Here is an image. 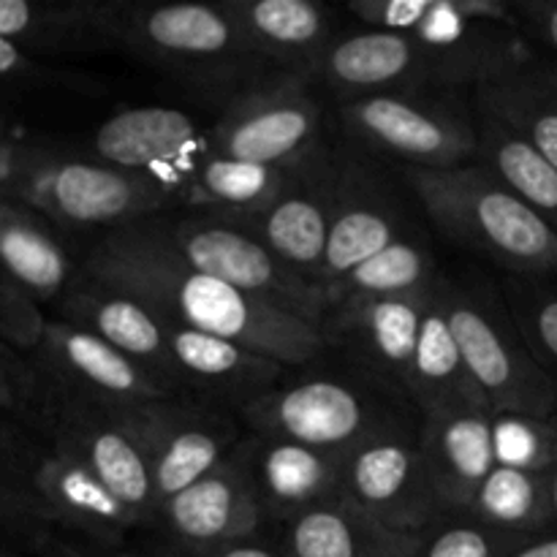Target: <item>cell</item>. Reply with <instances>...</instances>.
<instances>
[{
    "label": "cell",
    "instance_id": "obj_35",
    "mask_svg": "<svg viewBox=\"0 0 557 557\" xmlns=\"http://www.w3.org/2000/svg\"><path fill=\"white\" fill-rule=\"evenodd\" d=\"M504 297L509 302L511 315L525 337L528 348L542 364L544 373L555 381L557 375V294L547 288H536L528 277L511 275L504 286ZM557 384V381H555Z\"/></svg>",
    "mask_w": 557,
    "mask_h": 557
},
{
    "label": "cell",
    "instance_id": "obj_18",
    "mask_svg": "<svg viewBox=\"0 0 557 557\" xmlns=\"http://www.w3.org/2000/svg\"><path fill=\"white\" fill-rule=\"evenodd\" d=\"M310 79L343 101L381 92L441 90L422 44L406 33H343L326 47Z\"/></svg>",
    "mask_w": 557,
    "mask_h": 557
},
{
    "label": "cell",
    "instance_id": "obj_30",
    "mask_svg": "<svg viewBox=\"0 0 557 557\" xmlns=\"http://www.w3.org/2000/svg\"><path fill=\"white\" fill-rule=\"evenodd\" d=\"M476 109V161L487 166L511 194L520 196L528 207L557 226V169L531 141L511 131L504 120Z\"/></svg>",
    "mask_w": 557,
    "mask_h": 557
},
{
    "label": "cell",
    "instance_id": "obj_42",
    "mask_svg": "<svg viewBox=\"0 0 557 557\" xmlns=\"http://www.w3.org/2000/svg\"><path fill=\"white\" fill-rule=\"evenodd\" d=\"M370 557H413V536L392 533V536Z\"/></svg>",
    "mask_w": 557,
    "mask_h": 557
},
{
    "label": "cell",
    "instance_id": "obj_32",
    "mask_svg": "<svg viewBox=\"0 0 557 557\" xmlns=\"http://www.w3.org/2000/svg\"><path fill=\"white\" fill-rule=\"evenodd\" d=\"M0 267L36 299H52L71 286V259L63 245L22 207L0 199Z\"/></svg>",
    "mask_w": 557,
    "mask_h": 557
},
{
    "label": "cell",
    "instance_id": "obj_1",
    "mask_svg": "<svg viewBox=\"0 0 557 557\" xmlns=\"http://www.w3.org/2000/svg\"><path fill=\"white\" fill-rule=\"evenodd\" d=\"M82 277L136 297L161 319L239 343L286 368H305L330 348L319 326L190 267L172 248L158 215L103 232Z\"/></svg>",
    "mask_w": 557,
    "mask_h": 557
},
{
    "label": "cell",
    "instance_id": "obj_17",
    "mask_svg": "<svg viewBox=\"0 0 557 557\" xmlns=\"http://www.w3.org/2000/svg\"><path fill=\"white\" fill-rule=\"evenodd\" d=\"M152 525L166 533L174 549H210L259 536L264 517L245 471L243 444L207 476L158 506Z\"/></svg>",
    "mask_w": 557,
    "mask_h": 557
},
{
    "label": "cell",
    "instance_id": "obj_39",
    "mask_svg": "<svg viewBox=\"0 0 557 557\" xmlns=\"http://www.w3.org/2000/svg\"><path fill=\"white\" fill-rule=\"evenodd\" d=\"M509 557H557V533H544V536H531L511 549Z\"/></svg>",
    "mask_w": 557,
    "mask_h": 557
},
{
    "label": "cell",
    "instance_id": "obj_3",
    "mask_svg": "<svg viewBox=\"0 0 557 557\" xmlns=\"http://www.w3.org/2000/svg\"><path fill=\"white\" fill-rule=\"evenodd\" d=\"M403 400L359 368L308 375L292 368L275 389L248 403L239 419L250 435L348 455L381 435L417 428Z\"/></svg>",
    "mask_w": 557,
    "mask_h": 557
},
{
    "label": "cell",
    "instance_id": "obj_40",
    "mask_svg": "<svg viewBox=\"0 0 557 557\" xmlns=\"http://www.w3.org/2000/svg\"><path fill=\"white\" fill-rule=\"evenodd\" d=\"M27 58L14 41H5L0 38V76H9V74H20V71H27Z\"/></svg>",
    "mask_w": 557,
    "mask_h": 557
},
{
    "label": "cell",
    "instance_id": "obj_14",
    "mask_svg": "<svg viewBox=\"0 0 557 557\" xmlns=\"http://www.w3.org/2000/svg\"><path fill=\"white\" fill-rule=\"evenodd\" d=\"M433 286L403 297L332 308L321 324V335L330 348L346 351L354 368L408 400L419 330Z\"/></svg>",
    "mask_w": 557,
    "mask_h": 557
},
{
    "label": "cell",
    "instance_id": "obj_24",
    "mask_svg": "<svg viewBox=\"0 0 557 557\" xmlns=\"http://www.w3.org/2000/svg\"><path fill=\"white\" fill-rule=\"evenodd\" d=\"M27 487L38 515L76 528L96 542H117L141 525L85 466L58 449L38 457Z\"/></svg>",
    "mask_w": 557,
    "mask_h": 557
},
{
    "label": "cell",
    "instance_id": "obj_15",
    "mask_svg": "<svg viewBox=\"0 0 557 557\" xmlns=\"http://www.w3.org/2000/svg\"><path fill=\"white\" fill-rule=\"evenodd\" d=\"M408 228L403 201L389 180L364 158L337 156L324 286L384 250Z\"/></svg>",
    "mask_w": 557,
    "mask_h": 557
},
{
    "label": "cell",
    "instance_id": "obj_37",
    "mask_svg": "<svg viewBox=\"0 0 557 557\" xmlns=\"http://www.w3.org/2000/svg\"><path fill=\"white\" fill-rule=\"evenodd\" d=\"M172 557H286L277 544L264 542L261 536L239 539L210 549H172Z\"/></svg>",
    "mask_w": 557,
    "mask_h": 557
},
{
    "label": "cell",
    "instance_id": "obj_13",
    "mask_svg": "<svg viewBox=\"0 0 557 557\" xmlns=\"http://www.w3.org/2000/svg\"><path fill=\"white\" fill-rule=\"evenodd\" d=\"M337 156L319 145L302 156L292 183L272 205L250 215H228L308 281L324 286V256L335 199ZM221 215V212H218Z\"/></svg>",
    "mask_w": 557,
    "mask_h": 557
},
{
    "label": "cell",
    "instance_id": "obj_27",
    "mask_svg": "<svg viewBox=\"0 0 557 557\" xmlns=\"http://www.w3.org/2000/svg\"><path fill=\"white\" fill-rule=\"evenodd\" d=\"M473 103L504 120L557 169V63L525 54L482 82Z\"/></svg>",
    "mask_w": 557,
    "mask_h": 557
},
{
    "label": "cell",
    "instance_id": "obj_26",
    "mask_svg": "<svg viewBox=\"0 0 557 557\" xmlns=\"http://www.w3.org/2000/svg\"><path fill=\"white\" fill-rule=\"evenodd\" d=\"M408 400L422 419L449 411H468V408L490 411L468 373L466 359H462L455 332H451L444 302V272L435 281L422 315Z\"/></svg>",
    "mask_w": 557,
    "mask_h": 557
},
{
    "label": "cell",
    "instance_id": "obj_10",
    "mask_svg": "<svg viewBox=\"0 0 557 557\" xmlns=\"http://www.w3.org/2000/svg\"><path fill=\"white\" fill-rule=\"evenodd\" d=\"M16 199L54 221L107 226V232L161 215L174 205V196L163 185L141 174L109 163L52 161L41 156L33 158Z\"/></svg>",
    "mask_w": 557,
    "mask_h": 557
},
{
    "label": "cell",
    "instance_id": "obj_33",
    "mask_svg": "<svg viewBox=\"0 0 557 557\" xmlns=\"http://www.w3.org/2000/svg\"><path fill=\"white\" fill-rule=\"evenodd\" d=\"M468 515L515 536L531 539L555 533L549 473L495 466L479 484Z\"/></svg>",
    "mask_w": 557,
    "mask_h": 557
},
{
    "label": "cell",
    "instance_id": "obj_11",
    "mask_svg": "<svg viewBox=\"0 0 557 557\" xmlns=\"http://www.w3.org/2000/svg\"><path fill=\"white\" fill-rule=\"evenodd\" d=\"M419 428L422 422L357 446L341 473L343 498L375 525L403 536H417L444 517L424 468Z\"/></svg>",
    "mask_w": 557,
    "mask_h": 557
},
{
    "label": "cell",
    "instance_id": "obj_43",
    "mask_svg": "<svg viewBox=\"0 0 557 557\" xmlns=\"http://www.w3.org/2000/svg\"><path fill=\"white\" fill-rule=\"evenodd\" d=\"M22 395H25V386L0 373V408H14L22 400Z\"/></svg>",
    "mask_w": 557,
    "mask_h": 557
},
{
    "label": "cell",
    "instance_id": "obj_9",
    "mask_svg": "<svg viewBox=\"0 0 557 557\" xmlns=\"http://www.w3.org/2000/svg\"><path fill=\"white\" fill-rule=\"evenodd\" d=\"M54 449L85 466L141 525H152L158 498L139 406L65 397L54 422Z\"/></svg>",
    "mask_w": 557,
    "mask_h": 557
},
{
    "label": "cell",
    "instance_id": "obj_2",
    "mask_svg": "<svg viewBox=\"0 0 557 557\" xmlns=\"http://www.w3.org/2000/svg\"><path fill=\"white\" fill-rule=\"evenodd\" d=\"M400 180L444 237L517 277L557 272V226L511 194L487 166H400Z\"/></svg>",
    "mask_w": 557,
    "mask_h": 557
},
{
    "label": "cell",
    "instance_id": "obj_16",
    "mask_svg": "<svg viewBox=\"0 0 557 557\" xmlns=\"http://www.w3.org/2000/svg\"><path fill=\"white\" fill-rule=\"evenodd\" d=\"M36 351L41 354L44 368L76 400L141 406L183 395L177 386L136 364L101 337L65 321H47L41 346Z\"/></svg>",
    "mask_w": 557,
    "mask_h": 557
},
{
    "label": "cell",
    "instance_id": "obj_4",
    "mask_svg": "<svg viewBox=\"0 0 557 557\" xmlns=\"http://www.w3.org/2000/svg\"><path fill=\"white\" fill-rule=\"evenodd\" d=\"M444 302L468 373L490 411L555 419L557 384L528 348L504 288L479 275L466 281L444 275Z\"/></svg>",
    "mask_w": 557,
    "mask_h": 557
},
{
    "label": "cell",
    "instance_id": "obj_23",
    "mask_svg": "<svg viewBox=\"0 0 557 557\" xmlns=\"http://www.w3.org/2000/svg\"><path fill=\"white\" fill-rule=\"evenodd\" d=\"M60 310H63L65 324H74L79 330L90 332V335L101 337L103 343L117 348L120 354L134 359L136 364L174 384L166 324L145 302L123 292H114L109 286H101L96 281L79 277L63 294Z\"/></svg>",
    "mask_w": 557,
    "mask_h": 557
},
{
    "label": "cell",
    "instance_id": "obj_21",
    "mask_svg": "<svg viewBox=\"0 0 557 557\" xmlns=\"http://www.w3.org/2000/svg\"><path fill=\"white\" fill-rule=\"evenodd\" d=\"M243 457L264 525H283L299 511L341 495L346 455L310 449L294 441L245 435Z\"/></svg>",
    "mask_w": 557,
    "mask_h": 557
},
{
    "label": "cell",
    "instance_id": "obj_5",
    "mask_svg": "<svg viewBox=\"0 0 557 557\" xmlns=\"http://www.w3.org/2000/svg\"><path fill=\"white\" fill-rule=\"evenodd\" d=\"M120 47L196 90L228 98L267 71L223 3H125Z\"/></svg>",
    "mask_w": 557,
    "mask_h": 557
},
{
    "label": "cell",
    "instance_id": "obj_44",
    "mask_svg": "<svg viewBox=\"0 0 557 557\" xmlns=\"http://www.w3.org/2000/svg\"><path fill=\"white\" fill-rule=\"evenodd\" d=\"M69 557H141V555H131V553H107V549H96V553H82V549H74V553H69Z\"/></svg>",
    "mask_w": 557,
    "mask_h": 557
},
{
    "label": "cell",
    "instance_id": "obj_6",
    "mask_svg": "<svg viewBox=\"0 0 557 557\" xmlns=\"http://www.w3.org/2000/svg\"><path fill=\"white\" fill-rule=\"evenodd\" d=\"M451 92L403 90L343 101L337 107L343 136L364 156L400 166H466L476 161V109Z\"/></svg>",
    "mask_w": 557,
    "mask_h": 557
},
{
    "label": "cell",
    "instance_id": "obj_29",
    "mask_svg": "<svg viewBox=\"0 0 557 557\" xmlns=\"http://www.w3.org/2000/svg\"><path fill=\"white\" fill-rule=\"evenodd\" d=\"M441 277L430 245L417 232H403L395 243L386 245L368 261L354 267L343 277L326 286V299L332 308L343 305L373 302V299L403 297V294L424 292Z\"/></svg>",
    "mask_w": 557,
    "mask_h": 557
},
{
    "label": "cell",
    "instance_id": "obj_19",
    "mask_svg": "<svg viewBox=\"0 0 557 557\" xmlns=\"http://www.w3.org/2000/svg\"><path fill=\"white\" fill-rule=\"evenodd\" d=\"M172 357V379L185 392H199L205 400L243 411L275 389L288 375L286 364L250 351L239 343L188 330L163 319Z\"/></svg>",
    "mask_w": 557,
    "mask_h": 557
},
{
    "label": "cell",
    "instance_id": "obj_34",
    "mask_svg": "<svg viewBox=\"0 0 557 557\" xmlns=\"http://www.w3.org/2000/svg\"><path fill=\"white\" fill-rule=\"evenodd\" d=\"M522 542L471 515H444L413 536V557H509Z\"/></svg>",
    "mask_w": 557,
    "mask_h": 557
},
{
    "label": "cell",
    "instance_id": "obj_8",
    "mask_svg": "<svg viewBox=\"0 0 557 557\" xmlns=\"http://www.w3.org/2000/svg\"><path fill=\"white\" fill-rule=\"evenodd\" d=\"M308 74H264L226 98L212 152L250 163H292L321 145V101Z\"/></svg>",
    "mask_w": 557,
    "mask_h": 557
},
{
    "label": "cell",
    "instance_id": "obj_25",
    "mask_svg": "<svg viewBox=\"0 0 557 557\" xmlns=\"http://www.w3.org/2000/svg\"><path fill=\"white\" fill-rule=\"evenodd\" d=\"M245 41L264 65L308 74L337 38L332 11L310 0H226Z\"/></svg>",
    "mask_w": 557,
    "mask_h": 557
},
{
    "label": "cell",
    "instance_id": "obj_38",
    "mask_svg": "<svg viewBox=\"0 0 557 557\" xmlns=\"http://www.w3.org/2000/svg\"><path fill=\"white\" fill-rule=\"evenodd\" d=\"M33 3L27 0H0V38L20 44L30 25Z\"/></svg>",
    "mask_w": 557,
    "mask_h": 557
},
{
    "label": "cell",
    "instance_id": "obj_20",
    "mask_svg": "<svg viewBox=\"0 0 557 557\" xmlns=\"http://www.w3.org/2000/svg\"><path fill=\"white\" fill-rule=\"evenodd\" d=\"M424 468L444 515H468L479 484L500 466L498 413L468 408L422 419Z\"/></svg>",
    "mask_w": 557,
    "mask_h": 557
},
{
    "label": "cell",
    "instance_id": "obj_31",
    "mask_svg": "<svg viewBox=\"0 0 557 557\" xmlns=\"http://www.w3.org/2000/svg\"><path fill=\"white\" fill-rule=\"evenodd\" d=\"M389 536L343 495H332L283 522L277 547L286 557H370Z\"/></svg>",
    "mask_w": 557,
    "mask_h": 557
},
{
    "label": "cell",
    "instance_id": "obj_7",
    "mask_svg": "<svg viewBox=\"0 0 557 557\" xmlns=\"http://www.w3.org/2000/svg\"><path fill=\"white\" fill-rule=\"evenodd\" d=\"M172 248L196 270L228 283L261 305L319 326L330 313L326 286L308 281L277 259L259 237L218 212H190L169 221L158 215Z\"/></svg>",
    "mask_w": 557,
    "mask_h": 557
},
{
    "label": "cell",
    "instance_id": "obj_12",
    "mask_svg": "<svg viewBox=\"0 0 557 557\" xmlns=\"http://www.w3.org/2000/svg\"><path fill=\"white\" fill-rule=\"evenodd\" d=\"M141 428L152 460L158 506L221 466L239 444V413L215 400H188L185 395L169 400L141 403Z\"/></svg>",
    "mask_w": 557,
    "mask_h": 557
},
{
    "label": "cell",
    "instance_id": "obj_22",
    "mask_svg": "<svg viewBox=\"0 0 557 557\" xmlns=\"http://www.w3.org/2000/svg\"><path fill=\"white\" fill-rule=\"evenodd\" d=\"M196 141H199V125L183 109L134 107L98 125L92 145L101 163L150 177L166 188L163 180L166 174L188 169L194 177V169L201 158L196 156Z\"/></svg>",
    "mask_w": 557,
    "mask_h": 557
},
{
    "label": "cell",
    "instance_id": "obj_36",
    "mask_svg": "<svg viewBox=\"0 0 557 557\" xmlns=\"http://www.w3.org/2000/svg\"><path fill=\"white\" fill-rule=\"evenodd\" d=\"M522 27L533 33L544 47H549L557 54V3L547 0H522L517 3Z\"/></svg>",
    "mask_w": 557,
    "mask_h": 557
},
{
    "label": "cell",
    "instance_id": "obj_41",
    "mask_svg": "<svg viewBox=\"0 0 557 557\" xmlns=\"http://www.w3.org/2000/svg\"><path fill=\"white\" fill-rule=\"evenodd\" d=\"M0 373L9 375V379H14L16 384L25 386L27 384V370L25 364H22V359L16 357L14 348H9V343L0 341Z\"/></svg>",
    "mask_w": 557,
    "mask_h": 557
},
{
    "label": "cell",
    "instance_id": "obj_28",
    "mask_svg": "<svg viewBox=\"0 0 557 557\" xmlns=\"http://www.w3.org/2000/svg\"><path fill=\"white\" fill-rule=\"evenodd\" d=\"M299 161V158H297ZM297 161L292 163H250L207 152L199 158L185 188V201L205 212L221 215H250L283 194L294 177Z\"/></svg>",
    "mask_w": 557,
    "mask_h": 557
},
{
    "label": "cell",
    "instance_id": "obj_45",
    "mask_svg": "<svg viewBox=\"0 0 557 557\" xmlns=\"http://www.w3.org/2000/svg\"><path fill=\"white\" fill-rule=\"evenodd\" d=\"M555 460H557V441H555Z\"/></svg>",
    "mask_w": 557,
    "mask_h": 557
}]
</instances>
